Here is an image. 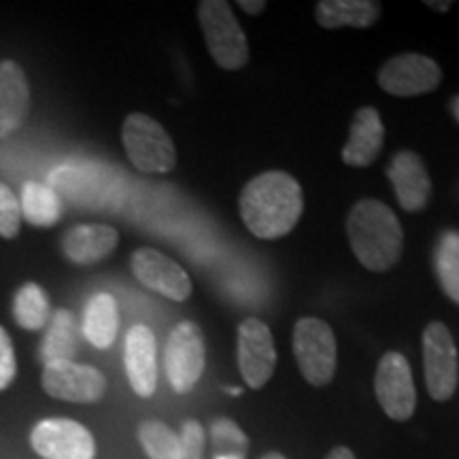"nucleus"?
I'll return each instance as SVG.
<instances>
[{"label":"nucleus","instance_id":"obj_3","mask_svg":"<svg viewBox=\"0 0 459 459\" xmlns=\"http://www.w3.org/2000/svg\"><path fill=\"white\" fill-rule=\"evenodd\" d=\"M122 141L136 170L162 175L177 166V149L169 132L145 113H130L124 119Z\"/></svg>","mask_w":459,"mask_h":459},{"label":"nucleus","instance_id":"obj_27","mask_svg":"<svg viewBox=\"0 0 459 459\" xmlns=\"http://www.w3.org/2000/svg\"><path fill=\"white\" fill-rule=\"evenodd\" d=\"M22 206L15 192L4 183H0V237L15 238L20 234Z\"/></svg>","mask_w":459,"mask_h":459},{"label":"nucleus","instance_id":"obj_31","mask_svg":"<svg viewBox=\"0 0 459 459\" xmlns=\"http://www.w3.org/2000/svg\"><path fill=\"white\" fill-rule=\"evenodd\" d=\"M325 459H355V455L351 449H347V446H334Z\"/></svg>","mask_w":459,"mask_h":459},{"label":"nucleus","instance_id":"obj_10","mask_svg":"<svg viewBox=\"0 0 459 459\" xmlns=\"http://www.w3.org/2000/svg\"><path fill=\"white\" fill-rule=\"evenodd\" d=\"M34 453L43 459H94V436L73 419H43L30 432Z\"/></svg>","mask_w":459,"mask_h":459},{"label":"nucleus","instance_id":"obj_5","mask_svg":"<svg viewBox=\"0 0 459 459\" xmlns=\"http://www.w3.org/2000/svg\"><path fill=\"white\" fill-rule=\"evenodd\" d=\"M294 355L307 383L324 387L334 378L336 372V338L325 321L317 317L298 319L294 328Z\"/></svg>","mask_w":459,"mask_h":459},{"label":"nucleus","instance_id":"obj_16","mask_svg":"<svg viewBox=\"0 0 459 459\" xmlns=\"http://www.w3.org/2000/svg\"><path fill=\"white\" fill-rule=\"evenodd\" d=\"M30 113V85L15 60H0V139L15 134Z\"/></svg>","mask_w":459,"mask_h":459},{"label":"nucleus","instance_id":"obj_15","mask_svg":"<svg viewBox=\"0 0 459 459\" xmlns=\"http://www.w3.org/2000/svg\"><path fill=\"white\" fill-rule=\"evenodd\" d=\"M387 177L400 206L409 213H421L432 196V181L423 160L415 152L395 153L387 166Z\"/></svg>","mask_w":459,"mask_h":459},{"label":"nucleus","instance_id":"obj_35","mask_svg":"<svg viewBox=\"0 0 459 459\" xmlns=\"http://www.w3.org/2000/svg\"><path fill=\"white\" fill-rule=\"evenodd\" d=\"M228 392H230V394H234V395H238V394H240V389H238V387H230Z\"/></svg>","mask_w":459,"mask_h":459},{"label":"nucleus","instance_id":"obj_26","mask_svg":"<svg viewBox=\"0 0 459 459\" xmlns=\"http://www.w3.org/2000/svg\"><path fill=\"white\" fill-rule=\"evenodd\" d=\"M211 446H213V459H247L249 438L237 421L220 417L211 423Z\"/></svg>","mask_w":459,"mask_h":459},{"label":"nucleus","instance_id":"obj_21","mask_svg":"<svg viewBox=\"0 0 459 459\" xmlns=\"http://www.w3.org/2000/svg\"><path fill=\"white\" fill-rule=\"evenodd\" d=\"M74 355H77V321L71 311L60 308L49 321L39 358L45 366H49L57 361H74Z\"/></svg>","mask_w":459,"mask_h":459},{"label":"nucleus","instance_id":"obj_30","mask_svg":"<svg viewBox=\"0 0 459 459\" xmlns=\"http://www.w3.org/2000/svg\"><path fill=\"white\" fill-rule=\"evenodd\" d=\"M238 7L249 15H260L264 9H266V3L264 0H240Z\"/></svg>","mask_w":459,"mask_h":459},{"label":"nucleus","instance_id":"obj_33","mask_svg":"<svg viewBox=\"0 0 459 459\" xmlns=\"http://www.w3.org/2000/svg\"><path fill=\"white\" fill-rule=\"evenodd\" d=\"M451 113H453V117H455L457 119V122H459V94L455 96V99H453L451 100Z\"/></svg>","mask_w":459,"mask_h":459},{"label":"nucleus","instance_id":"obj_6","mask_svg":"<svg viewBox=\"0 0 459 459\" xmlns=\"http://www.w3.org/2000/svg\"><path fill=\"white\" fill-rule=\"evenodd\" d=\"M206 347L203 330L194 321H181L166 341L164 368L177 394H189L204 372Z\"/></svg>","mask_w":459,"mask_h":459},{"label":"nucleus","instance_id":"obj_20","mask_svg":"<svg viewBox=\"0 0 459 459\" xmlns=\"http://www.w3.org/2000/svg\"><path fill=\"white\" fill-rule=\"evenodd\" d=\"M119 311L111 294H96L85 304L83 336L96 349H108L117 338Z\"/></svg>","mask_w":459,"mask_h":459},{"label":"nucleus","instance_id":"obj_34","mask_svg":"<svg viewBox=\"0 0 459 459\" xmlns=\"http://www.w3.org/2000/svg\"><path fill=\"white\" fill-rule=\"evenodd\" d=\"M260 459H287V457L281 455V453H277V451H273V453H266V455L260 457Z\"/></svg>","mask_w":459,"mask_h":459},{"label":"nucleus","instance_id":"obj_32","mask_svg":"<svg viewBox=\"0 0 459 459\" xmlns=\"http://www.w3.org/2000/svg\"><path fill=\"white\" fill-rule=\"evenodd\" d=\"M428 7L429 9H436V11H443V13H445V11H449L451 7H453V3H434V0H428Z\"/></svg>","mask_w":459,"mask_h":459},{"label":"nucleus","instance_id":"obj_7","mask_svg":"<svg viewBox=\"0 0 459 459\" xmlns=\"http://www.w3.org/2000/svg\"><path fill=\"white\" fill-rule=\"evenodd\" d=\"M423 375L436 402L453 398L459 381L457 347L449 328L440 321H432L423 330Z\"/></svg>","mask_w":459,"mask_h":459},{"label":"nucleus","instance_id":"obj_1","mask_svg":"<svg viewBox=\"0 0 459 459\" xmlns=\"http://www.w3.org/2000/svg\"><path fill=\"white\" fill-rule=\"evenodd\" d=\"M240 217L257 238L274 240L290 234L304 211L302 187L281 170L262 172L243 187L238 198Z\"/></svg>","mask_w":459,"mask_h":459},{"label":"nucleus","instance_id":"obj_8","mask_svg":"<svg viewBox=\"0 0 459 459\" xmlns=\"http://www.w3.org/2000/svg\"><path fill=\"white\" fill-rule=\"evenodd\" d=\"M375 394L381 409L394 421H409L417 409V389L409 359L398 351H387L377 366Z\"/></svg>","mask_w":459,"mask_h":459},{"label":"nucleus","instance_id":"obj_18","mask_svg":"<svg viewBox=\"0 0 459 459\" xmlns=\"http://www.w3.org/2000/svg\"><path fill=\"white\" fill-rule=\"evenodd\" d=\"M119 243L117 230L102 223L74 226L62 237V254L79 266H90L107 260Z\"/></svg>","mask_w":459,"mask_h":459},{"label":"nucleus","instance_id":"obj_13","mask_svg":"<svg viewBox=\"0 0 459 459\" xmlns=\"http://www.w3.org/2000/svg\"><path fill=\"white\" fill-rule=\"evenodd\" d=\"M130 268L136 281L164 298L183 302L192 296V279L175 260L162 251L143 247L130 255Z\"/></svg>","mask_w":459,"mask_h":459},{"label":"nucleus","instance_id":"obj_22","mask_svg":"<svg viewBox=\"0 0 459 459\" xmlns=\"http://www.w3.org/2000/svg\"><path fill=\"white\" fill-rule=\"evenodd\" d=\"M20 206L22 217L37 228L54 226L62 217L60 196L56 194V189L45 186V183L28 181L22 189Z\"/></svg>","mask_w":459,"mask_h":459},{"label":"nucleus","instance_id":"obj_28","mask_svg":"<svg viewBox=\"0 0 459 459\" xmlns=\"http://www.w3.org/2000/svg\"><path fill=\"white\" fill-rule=\"evenodd\" d=\"M179 440H181V459H203L206 434H204V428L200 426L196 419H187V421L183 423Z\"/></svg>","mask_w":459,"mask_h":459},{"label":"nucleus","instance_id":"obj_11","mask_svg":"<svg viewBox=\"0 0 459 459\" xmlns=\"http://www.w3.org/2000/svg\"><path fill=\"white\" fill-rule=\"evenodd\" d=\"M378 85L392 96L409 99L436 90L443 82V71L432 57L421 54H400L389 57L378 71Z\"/></svg>","mask_w":459,"mask_h":459},{"label":"nucleus","instance_id":"obj_2","mask_svg":"<svg viewBox=\"0 0 459 459\" xmlns=\"http://www.w3.org/2000/svg\"><path fill=\"white\" fill-rule=\"evenodd\" d=\"M347 237L366 271L385 273L398 264L404 247L400 220L387 204L364 198L347 217Z\"/></svg>","mask_w":459,"mask_h":459},{"label":"nucleus","instance_id":"obj_4","mask_svg":"<svg viewBox=\"0 0 459 459\" xmlns=\"http://www.w3.org/2000/svg\"><path fill=\"white\" fill-rule=\"evenodd\" d=\"M198 20L215 65L226 71L243 68L249 60V45L232 7L223 0H203L198 4Z\"/></svg>","mask_w":459,"mask_h":459},{"label":"nucleus","instance_id":"obj_24","mask_svg":"<svg viewBox=\"0 0 459 459\" xmlns=\"http://www.w3.org/2000/svg\"><path fill=\"white\" fill-rule=\"evenodd\" d=\"M434 271L449 300L459 304V232L445 230L434 249Z\"/></svg>","mask_w":459,"mask_h":459},{"label":"nucleus","instance_id":"obj_29","mask_svg":"<svg viewBox=\"0 0 459 459\" xmlns=\"http://www.w3.org/2000/svg\"><path fill=\"white\" fill-rule=\"evenodd\" d=\"M17 375V361H15V351L13 342H11V336L7 330L0 325V392H4Z\"/></svg>","mask_w":459,"mask_h":459},{"label":"nucleus","instance_id":"obj_9","mask_svg":"<svg viewBox=\"0 0 459 459\" xmlns=\"http://www.w3.org/2000/svg\"><path fill=\"white\" fill-rule=\"evenodd\" d=\"M237 359L243 381L251 389H262L277 366L273 332L262 319L249 317L238 325Z\"/></svg>","mask_w":459,"mask_h":459},{"label":"nucleus","instance_id":"obj_17","mask_svg":"<svg viewBox=\"0 0 459 459\" xmlns=\"http://www.w3.org/2000/svg\"><path fill=\"white\" fill-rule=\"evenodd\" d=\"M385 139L383 119L375 107H361L355 111L349 139L342 147V162L355 169H366L378 158Z\"/></svg>","mask_w":459,"mask_h":459},{"label":"nucleus","instance_id":"obj_12","mask_svg":"<svg viewBox=\"0 0 459 459\" xmlns=\"http://www.w3.org/2000/svg\"><path fill=\"white\" fill-rule=\"evenodd\" d=\"M45 394L56 400L77 402V404H94L107 392V378L94 366L77 364V361H57L45 366L43 370Z\"/></svg>","mask_w":459,"mask_h":459},{"label":"nucleus","instance_id":"obj_23","mask_svg":"<svg viewBox=\"0 0 459 459\" xmlns=\"http://www.w3.org/2000/svg\"><path fill=\"white\" fill-rule=\"evenodd\" d=\"M51 308L49 298L41 285L28 281L13 296V319L20 328L28 332H39L49 324Z\"/></svg>","mask_w":459,"mask_h":459},{"label":"nucleus","instance_id":"obj_25","mask_svg":"<svg viewBox=\"0 0 459 459\" xmlns=\"http://www.w3.org/2000/svg\"><path fill=\"white\" fill-rule=\"evenodd\" d=\"M139 440L149 459H181V440L166 423L149 419L139 426Z\"/></svg>","mask_w":459,"mask_h":459},{"label":"nucleus","instance_id":"obj_19","mask_svg":"<svg viewBox=\"0 0 459 459\" xmlns=\"http://www.w3.org/2000/svg\"><path fill=\"white\" fill-rule=\"evenodd\" d=\"M381 15V4L375 0H321L315 9L321 28H370Z\"/></svg>","mask_w":459,"mask_h":459},{"label":"nucleus","instance_id":"obj_14","mask_svg":"<svg viewBox=\"0 0 459 459\" xmlns=\"http://www.w3.org/2000/svg\"><path fill=\"white\" fill-rule=\"evenodd\" d=\"M126 375L141 398H152L158 389V342L147 325H132L126 334Z\"/></svg>","mask_w":459,"mask_h":459}]
</instances>
